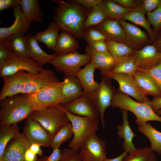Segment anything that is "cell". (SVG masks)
I'll return each instance as SVG.
<instances>
[{
    "instance_id": "8",
    "label": "cell",
    "mask_w": 161,
    "mask_h": 161,
    "mask_svg": "<svg viewBox=\"0 0 161 161\" xmlns=\"http://www.w3.org/2000/svg\"><path fill=\"white\" fill-rule=\"evenodd\" d=\"M100 74L101 80L98 88L93 92L85 95L91 100L98 111L102 126L104 128L105 112L111 106L113 97L117 90L113 86L111 79L101 72Z\"/></svg>"
},
{
    "instance_id": "12",
    "label": "cell",
    "mask_w": 161,
    "mask_h": 161,
    "mask_svg": "<svg viewBox=\"0 0 161 161\" xmlns=\"http://www.w3.org/2000/svg\"><path fill=\"white\" fill-rule=\"evenodd\" d=\"M102 73L117 82L119 91L134 97L137 101L144 103L151 100L139 88L132 76L124 73H113L110 71Z\"/></svg>"
},
{
    "instance_id": "44",
    "label": "cell",
    "mask_w": 161,
    "mask_h": 161,
    "mask_svg": "<svg viewBox=\"0 0 161 161\" xmlns=\"http://www.w3.org/2000/svg\"><path fill=\"white\" fill-rule=\"evenodd\" d=\"M161 0H144L142 2V7L147 13L155 10L160 4Z\"/></svg>"
},
{
    "instance_id": "2",
    "label": "cell",
    "mask_w": 161,
    "mask_h": 161,
    "mask_svg": "<svg viewBox=\"0 0 161 161\" xmlns=\"http://www.w3.org/2000/svg\"><path fill=\"white\" fill-rule=\"evenodd\" d=\"M52 1L57 5L53 11V19L59 30L77 39L83 38L84 22L91 9L68 1Z\"/></svg>"
},
{
    "instance_id": "48",
    "label": "cell",
    "mask_w": 161,
    "mask_h": 161,
    "mask_svg": "<svg viewBox=\"0 0 161 161\" xmlns=\"http://www.w3.org/2000/svg\"><path fill=\"white\" fill-rule=\"evenodd\" d=\"M122 7L127 8H134L138 6L142 1L135 0H114Z\"/></svg>"
},
{
    "instance_id": "45",
    "label": "cell",
    "mask_w": 161,
    "mask_h": 161,
    "mask_svg": "<svg viewBox=\"0 0 161 161\" xmlns=\"http://www.w3.org/2000/svg\"><path fill=\"white\" fill-rule=\"evenodd\" d=\"M102 0H69L67 1L81 5L85 7L91 9L94 7L98 5Z\"/></svg>"
},
{
    "instance_id": "42",
    "label": "cell",
    "mask_w": 161,
    "mask_h": 161,
    "mask_svg": "<svg viewBox=\"0 0 161 161\" xmlns=\"http://www.w3.org/2000/svg\"><path fill=\"white\" fill-rule=\"evenodd\" d=\"M60 161H82L79 153L70 148H64L61 151Z\"/></svg>"
},
{
    "instance_id": "41",
    "label": "cell",
    "mask_w": 161,
    "mask_h": 161,
    "mask_svg": "<svg viewBox=\"0 0 161 161\" xmlns=\"http://www.w3.org/2000/svg\"><path fill=\"white\" fill-rule=\"evenodd\" d=\"M142 72L150 76L161 92V62L151 69Z\"/></svg>"
},
{
    "instance_id": "32",
    "label": "cell",
    "mask_w": 161,
    "mask_h": 161,
    "mask_svg": "<svg viewBox=\"0 0 161 161\" xmlns=\"http://www.w3.org/2000/svg\"><path fill=\"white\" fill-rule=\"evenodd\" d=\"M138 130L148 139L153 151L161 155V132L148 123L139 126Z\"/></svg>"
},
{
    "instance_id": "23",
    "label": "cell",
    "mask_w": 161,
    "mask_h": 161,
    "mask_svg": "<svg viewBox=\"0 0 161 161\" xmlns=\"http://www.w3.org/2000/svg\"><path fill=\"white\" fill-rule=\"evenodd\" d=\"M121 111L123 124L117 126V134L119 138L123 139V147L124 151L130 154L137 149L132 142L133 139L136 135L130 127L128 119V111L121 109Z\"/></svg>"
},
{
    "instance_id": "4",
    "label": "cell",
    "mask_w": 161,
    "mask_h": 161,
    "mask_svg": "<svg viewBox=\"0 0 161 161\" xmlns=\"http://www.w3.org/2000/svg\"><path fill=\"white\" fill-rule=\"evenodd\" d=\"M150 101L144 103L135 101L128 95L117 90L113 97L111 106L131 112L136 116L135 122L139 126H142L150 121L161 123V117L153 110Z\"/></svg>"
},
{
    "instance_id": "31",
    "label": "cell",
    "mask_w": 161,
    "mask_h": 161,
    "mask_svg": "<svg viewBox=\"0 0 161 161\" xmlns=\"http://www.w3.org/2000/svg\"><path fill=\"white\" fill-rule=\"evenodd\" d=\"M59 30L54 22H50L45 30L34 35L38 41L43 43L49 49L54 50Z\"/></svg>"
},
{
    "instance_id": "5",
    "label": "cell",
    "mask_w": 161,
    "mask_h": 161,
    "mask_svg": "<svg viewBox=\"0 0 161 161\" xmlns=\"http://www.w3.org/2000/svg\"><path fill=\"white\" fill-rule=\"evenodd\" d=\"M63 109L71 122L73 132V137L68 146L73 150L78 152L86 139L98 130V119L90 117L76 116L66 111L62 105Z\"/></svg>"
},
{
    "instance_id": "56",
    "label": "cell",
    "mask_w": 161,
    "mask_h": 161,
    "mask_svg": "<svg viewBox=\"0 0 161 161\" xmlns=\"http://www.w3.org/2000/svg\"><path fill=\"white\" fill-rule=\"evenodd\" d=\"M37 161H39L38 160Z\"/></svg>"
},
{
    "instance_id": "18",
    "label": "cell",
    "mask_w": 161,
    "mask_h": 161,
    "mask_svg": "<svg viewBox=\"0 0 161 161\" xmlns=\"http://www.w3.org/2000/svg\"><path fill=\"white\" fill-rule=\"evenodd\" d=\"M61 91V102L64 105L84 95L83 88L75 76H65Z\"/></svg>"
},
{
    "instance_id": "55",
    "label": "cell",
    "mask_w": 161,
    "mask_h": 161,
    "mask_svg": "<svg viewBox=\"0 0 161 161\" xmlns=\"http://www.w3.org/2000/svg\"><path fill=\"white\" fill-rule=\"evenodd\" d=\"M156 113L159 115H161V109L157 111Z\"/></svg>"
},
{
    "instance_id": "54",
    "label": "cell",
    "mask_w": 161,
    "mask_h": 161,
    "mask_svg": "<svg viewBox=\"0 0 161 161\" xmlns=\"http://www.w3.org/2000/svg\"><path fill=\"white\" fill-rule=\"evenodd\" d=\"M154 45L159 52H161V37L159 40Z\"/></svg>"
},
{
    "instance_id": "20",
    "label": "cell",
    "mask_w": 161,
    "mask_h": 161,
    "mask_svg": "<svg viewBox=\"0 0 161 161\" xmlns=\"http://www.w3.org/2000/svg\"><path fill=\"white\" fill-rule=\"evenodd\" d=\"M110 40L126 44L125 32L118 20L107 19L103 23L92 27Z\"/></svg>"
},
{
    "instance_id": "30",
    "label": "cell",
    "mask_w": 161,
    "mask_h": 161,
    "mask_svg": "<svg viewBox=\"0 0 161 161\" xmlns=\"http://www.w3.org/2000/svg\"><path fill=\"white\" fill-rule=\"evenodd\" d=\"M6 40L13 53L20 57H29L27 39L25 34H13Z\"/></svg>"
},
{
    "instance_id": "16",
    "label": "cell",
    "mask_w": 161,
    "mask_h": 161,
    "mask_svg": "<svg viewBox=\"0 0 161 161\" xmlns=\"http://www.w3.org/2000/svg\"><path fill=\"white\" fill-rule=\"evenodd\" d=\"M63 106L66 111L72 114L98 119V111L91 100L85 95Z\"/></svg>"
},
{
    "instance_id": "15",
    "label": "cell",
    "mask_w": 161,
    "mask_h": 161,
    "mask_svg": "<svg viewBox=\"0 0 161 161\" xmlns=\"http://www.w3.org/2000/svg\"><path fill=\"white\" fill-rule=\"evenodd\" d=\"M134 56L137 71L149 69L161 62V52L154 45H148L136 52Z\"/></svg>"
},
{
    "instance_id": "10",
    "label": "cell",
    "mask_w": 161,
    "mask_h": 161,
    "mask_svg": "<svg viewBox=\"0 0 161 161\" xmlns=\"http://www.w3.org/2000/svg\"><path fill=\"white\" fill-rule=\"evenodd\" d=\"M42 69L38 64L30 58L20 57L13 53L0 66V76L3 78L20 71H26L30 74L35 75Z\"/></svg>"
},
{
    "instance_id": "46",
    "label": "cell",
    "mask_w": 161,
    "mask_h": 161,
    "mask_svg": "<svg viewBox=\"0 0 161 161\" xmlns=\"http://www.w3.org/2000/svg\"><path fill=\"white\" fill-rule=\"evenodd\" d=\"M87 45L91 49L97 52H109L105 41H97Z\"/></svg>"
},
{
    "instance_id": "39",
    "label": "cell",
    "mask_w": 161,
    "mask_h": 161,
    "mask_svg": "<svg viewBox=\"0 0 161 161\" xmlns=\"http://www.w3.org/2000/svg\"><path fill=\"white\" fill-rule=\"evenodd\" d=\"M83 38L88 44L97 41L107 40L104 34L93 27L85 30Z\"/></svg>"
},
{
    "instance_id": "26",
    "label": "cell",
    "mask_w": 161,
    "mask_h": 161,
    "mask_svg": "<svg viewBox=\"0 0 161 161\" xmlns=\"http://www.w3.org/2000/svg\"><path fill=\"white\" fill-rule=\"evenodd\" d=\"M80 46L77 39L69 34L61 32L59 34L54 51L58 56L77 51Z\"/></svg>"
},
{
    "instance_id": "21",
    "label": "cell",
    "mask_w": 161,
    "mask_h": 161,
    "mask_svg": "<svg viewBox=\"0 0 161 161\" xmlns=\"http://www.w3.org/2000/svg\"><path fill=\"white\" fill-rule=\"evenodd\" d=\"M95 69V65L91 62L86 65L83 68L80 69L75 75L83 88L85 95L93 92L99 86L100 83L95 81L94 78Z\"/></svg>"
},
{
    "instance_id": "19",
    "label": "cell",
    "mask_w": 161,
    "mask_h": 161,
    "mask_svg": "<svg viewBox=\"0 0 161 161\" xmlns=\"http://www.w3.org/2000/svg\"><path fill=\"white\" fill-rule=\"evenodd\" d=\"M119 21L125 33L126 44L131 48H138L148 41L147 35L140 29L122 19Z\"/></svg>"
},
{
    "instance_id": "35",
    "label": "cell",
    "mask_w": 161,
    "mask_h": 161,
    "mask_svg": "<svg viewBox=\"0 0 161 161\" xmlns=\"http://www.w3.org/2000/svg\"><path fill=\"white\" fill-rule=\"evenodd\" d=\"M134 54L117 61L110 72L113 73H124L133 76L137 71Z\"/></svg>"
},
{
    "instance_id": "37",
    "label": "cell",
    "mask_w": 161,
    "mask_h": 161,
    "mask_svg": "<svg viewBox=\"0 0 161 161\" xmlns=\"http://www.w3.org/2000/svg\"><path fill=\"white\" fill-rule=\"evenodd\" d=\"M73 135L71 123H66L62 127L54 136L51 144L53 149L59 148L61 145L69 139Z\"/></svg>"
},
{
    "instance_id": "1",
    "label": "cell",
    "mask_w": 161,
    "mask_h": 161,
    "mask_svg": "<svg viewBox=\"0 0 161 161\" xmlns=\"http://www.w3.org/2000/svg\"><path fill=\"white\" fill-rule=\"evenodd\" d=\"M3 79V84L0 93V101L16 94H30L51 83L59 81L52 71L43 68L35 75L20 71Z\"/></svg>"
},
{
    "instance_id": "14",
    "label": "cell",
    "mask_w": 161,
    "mask_h": 161,
    "mask_svg": "<svg viewBox=\"0 0 161 161\" xmlns=\"http://www.w3.org/2000/svg\"><path fill=\"white\" fill-rule=\"evenodd\" d=\"M31 145L23 133L20 132L8 143L0 161H25V153Z\"/></svg>"
},
{
    "instance_id": "49",
    "label": "cell",
    "mask_w": 161,
    "mask_h": 161,
    "mask_svg": "<svg viewBox=\"0 0 161 161\" xmlns=\"http://www.w3.org/2000/svg\"><path fill=\"white\" fill-rule=\"evenodd\" d=\"M21 0H0V11L20 5Z\"/></svg>"
},
{
    "instance_id": "40",
    "label": "cell",
    "mask_w": 161,
    "mask_h": 161,
    "mask_svg": "<svg viewBox=\"0 0 161 161\" xmlns=\"http://www.w3.org/2000/svg\"><path fill=\"white\" fill-rule=\"evenodd\" d=\"M148 21L154 30L157 31L161 28V1L158 7L152 12L147 13Z\"/></svg>"
},
{
    "instance_id": "50",
    "label": "cell",
    "mask_w": 161,
    "mask_h": 161,
    "mask_svg": "<svg viewBox=\"0 0 161 161\" xmlns=\"http://www.w3.org/2000/svg\"><path fill=\"white\" fill-rule=\"evenodd\" d=\"M150 105L153 110L156 113L161 109V97H153L151 100Z\"/></svg>"
},
{
    "instance_id": "3",
    "label": "cell",
    "mask_w": 161,
    "mask_h": 161,
    "mask_svg": "<svg viewBox=\"0 0 161 161\" xmlns=\"http://www.w3.org/2000/svg\"><path fill=\"white\" fill-rule=\"evenodd\" d=\"M33 111L26 95L18 94L7 97L0 101V125L17 124L28 117Z\"/></svg>"
},
{
    "instance_id": "38",
    "label": "cell",
    "mask_w": 161,
    "mask_h": 161,
    "mask_svg": "<svg viewBox=\"0 0 161 161\" xmlns=\"http://www.w3.org/2000/svg\"><path fill=\"white\" fill-rule=\"evenodd\" d=\"M108 18L103 14L98 5L92 8L84 22L83 27L87 29L100 24Z\"/></svg>"
},
{
    "instance_id": "6",
    "label": "cell",
    "mask_w": 161,
    "mask_h": 161,
    "mask_svg": "<svg viewBox=\"0 0 161 161\" xmlns=\"http://www.w3.org/2000/svg\"><path fill=\"white\" fill-rule=\"evenodd\" d=\"M64 81L54 82L26 95L33 111L40 110L61 104V91Z\"/></svg>"
},
{
    "instance_id": "43",
    "label": "cell",
    "mask_w": 161,
    "mask_h": 161,
    "mask_svg": "<svg viewBox=\"0 0 161 161\" xmlns=\"http://www.w3.org/2000/svg\"><path fill=\"white\" fill-rule=\"evenodd\" d=\"M12 53L6 39L0 41V66L2 65L8 57Z\"/></svg>"
},
{
    "instance_id": "22",
    "label": "cell",
    "mask_w": 161,
    "mask_h": 161,
    "mask_svg": "<svg viewBox=\"0 0 161 161\" xmlns=\"http://www.w3.org/2000/svg\"><path fill=\"white\" fill-rule=\"evenodd\" d=\"M27 39L29 57L38 64L42 68L47 63H50L51 60L57 55L55 53L49 54L45 52L38 45V41L31 32L26 35Z\"/></svg>"
},
{
    "instance_id": "34",
    "label": "cell",
    "mask_w": 161,
    "mask_h": 161,
    "mask_svg": "<svg viewBox=\"0 0 161 161\" xmlns=\"http://www.w3.org/2000/svg\"><path fill=\"white\" fill-rule=\"evenodd\" d=\"M19 133V126L17 124L8 125H0V160L2 158L8 143Z\"/></svg>"
},
{
    "instance_id": "29",
    "label": "cell",
    "mask_w": 161,
    "mask_h": 161,
    "mask_svg": "<svg viewBox=\"0 0 161 161\" xmlns=\"http://www.w3.org/2000/svg\"><path fill=\"white\" fill-rule=\"evenodd\" d=\"M98 6L108 19L118 21L122 19L126 13L134 8L123 7L117 3L114 0H102Z\"/></svg>"
},
{
    "instance_id": "52",
    "label": "cell",
    "mask_w": 161,
    "mask_h": 161,
    "mask_svg": "<svg viewBox=\"0 0 161 161\" xmlns=\"http://www.w3.org/2000/svg\"><path fill=\"white\" fill-rule=\"evenodd\" d=\"M41 146L39 144L34 143L31 145L29 149L35 154L38 155L40 156L43 155V151L40 147Z\"/></svg>"
},
{
    "instance_id": "51",
    "label": "cell",
    "mask_w": 161,
    "mask_h": 161,
    "mask_svg": "<svg viewBox=\"0 0 161 161\" xmlns=\"http://www.w3.org/2000/svg\"><path fill=\"white\" fill-rule=\"evenodd\" d=\"M24 159L25 161H37L36 155L32 152L29 148L26 151Z\"/></svg>"
},
{
    "instance_id": "24",
    "label": "cell",
    "mask_w": 161,
    "mask_h": 161,
    "mask_svg": "<svg viewBox=\"0 0 161 161\" xmlns=\"http://www.w3.org/2000/svg\"><path fill=\"white\" fill-rule=\"evenodd\" d=\"M86 53L89 54L91 58V62L99 69L100 72L104 73L111 71L114 67L116 61L109 52H99L91 49L88 45L85 48Z\"/></svg>"
},
{
    "instance_id": "17",
    "label": "cell",
    "mask_w": 161,
    "mask_h": 161,
    "mask_svg": "<svg viewBox=\"0 0 161 161\" xmlns=\"http://www.w3.org/2000/svg\"><path fill=\"white\" fill-rule=\"evenodd\" d=\"M13 15L15 19L13 24L10 27H0V41L5 39L14 34L25 35L30 29L32 23L24 16L20 5L13 8Z\"/></svg>"
},
{
    "instance_id": "28",
    "label": "cell",
    "mask_w": 161,
    "mask_h": 161,
    "mask_svg": "<svg viewBox=\"0 0 161 161\" xmlns=\"http://www.w3.org/2000/svg\"><path fill=\"white\" fill-rule=\"evenodd\" d=\"M139 88L146 95L161 97V92L150 76L146 72L137 71L132 76Z\"/></svg>"
},
{
    "instance_id": "36",
    "label": "cell",
    "mask_w": 161,
    "mask_h": 161,
    "mask_svg": "<svg viewBox=\"0 0 161 161\" xmlns=\"http://www.w3.org/2000/svg\"><path fill=\"white\" fill-rule=\"evenodd\" d=\"M154 152L151 147L140 148L126 156L122 161H157Z\"/></svg>"
},
{
    "instance_id": "25",
    "label": "cell",
    "mask_w": 161,
    "mask_h": 161,
    "mask_svg": "<svg viewBox=\"0 0 161 161\" xmlns=\"http://www.w3.org/2000/svg\"><path fill=\"white\" fill-rule=\"evenodd\" d=\"M142 2L132 10L126 13L123 16L122 19L130 21L135 24L143 27L148 32L150 38L151 39H154L157 34L152 30L150 25L145 18L146 12L142 8Z\"/></svg>"
},
{
    "instance_id": "11",
    "label": "cell",
    "mask_w": 161,
    "mask_h": 161,
    "mask_svg": "<svg viewBox=\"0 0 161 161\" xmlns=\"http://www.w3.org/2000/svg\"><path fill=\"white\" fill-rule=\"evenodd\" d=\"M79 151L80 157L82 161H102L106 157V143L95 133L86 139Z\"/></svg>"
},
{
    "instance_id": "47",
    "label": "cell",
    "mask_w": 161,
    "mask_h": 161,
    "mask_svg": "<svg viewBox=\"0 0 161 161\" xmlns=\"http://www.w3.org/2000/svg\"><path fill=\"white\" fill-rule=\"evenodd\" d=\"M61 154V151L59 148H54L50 156H45L38 160L39 161H60Z\"/></svg>"
},
{
    "instance_id": "33",
    "label": "cell",
    "mask_w": 161,
    "mask_h": 161,
    "mask_svg": "<svg viewBox=\"0 0 161 161\" xmlns=\"http://www.w3.org/2000/svg\"><path fill=\"white\" fill-rule=\"evenodd\" d=\"M108 50L115 59L119 60L133 54L134 50L125 43L110 40L105 41Z\"/></svg>"
},
{
    "instance_id": "13",
    "label": "cell",
    "mask_w": 161,
    "mask_h": 161,
    "mask_svg": "<svg viewBox=\"0 0 161 161\" xmlns=\"http://www.w3.org/2000/svg\"><path fill=\"white\" fill-rule=\"evenodd\" d=\"M23 134L31 144L37 143L45 147H50L53 137L39 122L29 117L25 120Z\"/></svg>"
},
{
    "instance_id": "9",
    "label": "cell",
    "mask_w": 161,
    "mask_h": 161,
    "mask_svg": "<svg viewBox=\"0 0 161 161\" xmlns=\"http://www.w3.org/2000/svg\"><path fill=\"white\" fill-rule=\"evenodd\" d=\"M90 55L81 54L77 51L61 56H57L52 59L51 64L58 72L66 76H75L81 66L91 62Z\"/></svg>"
},
{
    "instance_id": "27",
    "label": "cell",
    "mask_w": 161,
    "mask_h": 161,
    "mask_svg": "<svg viewBox=\"0 0 161 161\" xmlns=\"http://www.w3.org/2000/svg\"><path fill=\"white\" fill-rule=\"evenodd\" d=\"M22 13L31 23H41L43 12L38 0H21L20 4Z\"/></svg>"
},
{
    "instance_id": "53",
    "label": "cell",
    "mask_w": 161,
    "mask_h": 161,
    "mask_svg": "<svg viewBox=\"0 0 161 161\" xmlns=\"http://www.w3.org/2000/svg\"><path fill=\"white\" fill-rule=\"evenodd\" d=\"M128 153L124 151L121 154L115 158L109 159L105 157L102 161H122L123 159L128 155Z\"/></svg>"
},
{
    "instance_id": "7",
    "label": "cell",
    "mask_w": 161,
    "mask_h": 161,
    "mask_svg": "<svg viewBox=\"0 0 161 161\" xmlns=\"http://www.w3.org/2000/svg\"><path fill=\"white\" fill-rule=\"evenodd\" d=\"M28 117L39 122L53 137L69 121L61 104L42 110L33 111Z\"/></svg>"
}]
</instances>
